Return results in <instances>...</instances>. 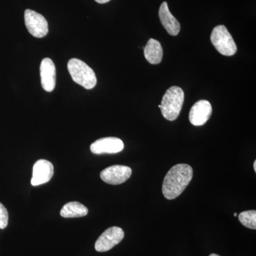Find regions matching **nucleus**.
<instances>
[{
  "mask_svg": "<svg viewBox=\"0 0 256 256\" xmlns=\"http://www.w3.org/2000/svg\"><path fill=\"white\" fill-rule=\"evenodd\" d=\"M212 114V105L208 100H198L190 110V121L193 126H202L206 124Z\"/></svg>",
  "mask_w": 256,
  "mask_h": 256,
  "instance_id": "9",
  "label": "nucleus"
},
{
  "mask_svg": "<svg viewBox=\"0 0 256 256\" xmlns=\"http://www.w3.org/2000/svg\"><path fill=\"white\" fill-rule=\"evenodd\" d=\"M193 178L190 165L178 164L168 171L162 184V194L168 200H174L181 195Z\"/></svg>",
  "mask_w": 256,
  "mask_h": 256,
  "instance_id": "1",
  "label": "nucleus"
},
{
  "mask_svg": "<svg viewBox=\"0 0 256 256\" xmlns=\"http://www.w3.org/2000/svg\"><path fill=\"white\" fill-rule=\"evenodd\" d=\"M53 175L54 166L52 163L46 160H38L34 165L32 184L38 186L48 182Z\"/></svg>",
  "mask_w": 256,
  "mask_h": 256,
  "instance_id": "10",
  "label": "nucleus"
},
{
  "mask_svg": "<svg viewBox=\"0 0 256 256\" xmlns=\"http://www.w3.org/2000/svg\"><path fill=\"white\" fill-rule=\"evenodd\" d=\"M210 256H220L217 255V254H210Z\"/></svg>",
  "mask_w": 256,
  "mask_h": 256,
  "instance_id": "19",
  "label": "nucleus"
},
{
  "mask_svg": "<svg viewBox=\"0 0 256 256\" xmlns=\"http://www.w3.org/2000/svg\"><path fill=\"white\" fill-rule=\"evenodd\" d=\"M96 2L99 3V4H105V3L108 2L110 0H95Z\"/></svg>",
  "mask_w": 256,
  "mask_h": 256,
  "instance_id": "17",
  "label": "nucleus"
},
{
  "mask_svg": "<svg viewBox=\"0 0 256 256\" xmlns=\"http://www.w3.org/2000/svg\"><path fill=\"white\" fill-rule=\"evenodd\" d=\"M254 170H255V172H256V161L254 162Z\"/></svg>",
  "mask_w": 256,
  "mask_h": 256,
  "instance_id": "18",
  "label": "nucleus"
},
{
  "mask_svg": "<svg viewBox=\"0 0 256 256\" xmlns=\"http://www.w3.org/2000/svg\"><path fill=\"white\" fill-rule=\"evenodd\" d=\"M56 66L53 60L50 58H44L40 66V74L42 88L47 92L54 90L56 80Z\"/></svg>",
  "mask_w": 256,
  "mask_h": 256,
  "instance_id": "11",
  "label": "nucleus"
},
{
  "mask_svg": "<svg viewBox=\"0 0 256 256\" xmlns=\"http://www.w3.org/2000/svg\"><path fill=\"white\" fill-rule=\"evenodd\" d=\"M159 16L162 24L172 36H176L180 32V24L170 12L166 2L162 3L159 10Z\"/></svg>",
  "mask_w": 256,
  "mask_h": 256,
  "instance_id": "12",
  "label": "nucleus"
},
{
  "mask_svg": "<svg viewBox=\"0 0 256 256\" xmlns=\"http://www.w3.org/2000/svg\"><path fill=\"white\" fill-rule=\"evenodd\" d=\"M210 41L220 54L230 56L236 53V44L233 37L224 25H218L214 28L210 34Z\"/></svg>",
  "mask_w": 256,
  "mask_h": 256,
  "instance_id": "4",
  "label": "nucleus"
},
{
  "mask_svg": "<svg viewBox=\"0 0 256 256\" xmlns=\"http://www.w3.org/2000/svg\"><path fill=\"white\" fill-rule=\"evenodd\" d=\"M240 223L247 228L256 229V212L255 210H246L238 216Z\"/></svg>",
  "mask_w": 256,
  "mask_h": 256,
  "instance_id": "15",
  "label": "nucleus"
},
{
  "mask_svg": "<svg viewBox=\"0 0 256 256\" xmlns=\"http://www.w3.org/2000/svg\"><path fill=\"white\" fill-rule=\"evenodd\" d=\"M9 214L8 210L2 204L0 203V229H4L8 226Z\"/></svg>",
  "mask_w": 256,
  "mask_h": 256,
  "instance_id": "16",
  "label": "nucleus"
},
{
  "mask_svg": "<svg viewBox=\"0 0 256 256\" xmlns=\"http://www.w3.org/2000/svg\"><path fill=\"white\" fill-rule=\"evenodd\" d=\"M88 210L82 204L77 202L66 204L60 210V214L64 218H78L86 216Z\"/></svg>",
  "mask_w": 256,
  "mask_h": 256,
  "instance_id": "14",
  "label": "nucleus"
},
{
  "mask_svg": "<svg viewBox=\"0 0 256 256\" xmlns=\"http://www.w3.org/2000/svg\"><path fill=\"white\" fill-rule=\"evenodd\" d=\"M184 101V92L182 89L178 86L170 87L165 92L160 104L163 117L168 120H175L180 116Z\"/></svg>",
  "mask_w": 256,
  "mask_h": 256,
  "instance_id": "2",
  "label": "nucleus"
},
{
  "mask_svg": "<svg viewBox=\"0 0 256 256\" xmlns=\"http://www.w3.org/2000/svg\"><path fill=\"white\" fill-rule=\"evenodd\" d=\"M124 236V230L112 226L105 230L96 240L95 248L98 252H106L122 242Z\"/></svg>",
  "mask_w": 256,
  "mask_h": 256,
  "instance_id": "6",
  "label": "nucleus"
},
{
  "mask_svg": "<svg viewBox=\"0 0 256 256\" xmlns=\"http://www.w3.org/2000/svg\"><path fill=\"white\" fill-rule=\"evenodd\" d=\"M132 174L130 168L124 165H114L102 170L100 178L104 182L118 185L126 182Z\"/></svg>",
  "mask_w": 256,
  "mask_h": 256,
  "instance_id": "7",
  "label": "nucleus"
},
{
  "mask_svg": "<svg viewBox=\"0 0 256 256\" xmlns=\"http://www.w3.org/2000/svg\"><path fill=\"white\" fill-rule=\"evenodd\" d=\"M68 70L74 82L84 88L90 90L97 84L95 72L85 62L78 58H72L68 63Z\"/></svg>",
  "mask_w": 256,
  "mask_h": 256,
  "instance_id": "3",
  "label": "nucleus"
},
{
  "mask_svg": "<svg viewBox=\"0 0 256 256\" xmlns=\"http://www.w3.org/2000/svg\"><path fill=\"white\" fill-rule=\"evenodd\" d=\"M144 55L146 60L151 64H158L162 60V47L159 42L150 38L144 48Z\"/></svg>",
  "mask_w": 256,
  "mask_h": 256,
  "instance_id": "13",
  "label": "nucleus"
},
{
  "mask_svg": "<svg viewBox=\"0 0 256 256\" xmlns=\"http://www.w3.org/2000/svg\"><path fill=\"white\" fill-rule=\"evenodd\" d=\"M24 21L28 32L36 38H43L48 32V25L46 18L42 14L32 10L24 12Z\"/></svg>",
  "mask_w": 256,
  "mask_h": 256,
  "instance_id": "5",
  "label": "nucleus"
},
{
  "mask_svg": "<svg viewBox=\"0 0 256 256\" xmlns=\"http://www.w3.org/2000/svg\"><path fill=\"white\" fill-rule=\"evenodd\" d=\"M124 143L118 138H104L98 140L90 146L94 154H116L124 150Z\"/></svg>",
  "mask_w": 256,
  "mask_h": 256,
  "instance_id": "8",
  "label": "nucleus"
},
{
  "mask_svg": "<svg viewBox=\"0 0 256 256\" xmlns=\"http://www.w3.org/2000/svg\"><path fill=\"white\" fill-rule=\"evenodd\" d=\"M234 216H238V214H237V213H234Z\"/></svg>",
  "mask_w": 256,
  "mask_h": 256,
  "instance_id": "20",
  "label": "nucleus"
}]
</instances>
